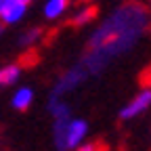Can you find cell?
Here are the masks:
<instances>
[{
	"instance_id": "6da1fadb",
	"label": "cell",
	"mask_w": 151,
	"mask_h": 151,
	"mask_svg": "<svg viewBox=\"0 0 151 151\" xmlns=\"http://www.w3.org/2000/svg\"><path fill=\"white\" fill-rule=\"evenodd\" d=\"M147 25V11L141 4H126L118 13H113L111 19L103 23V27L92 36L90 40V55L86 57V65L90 71H97L103 63L118 52L126 50L137 40L141 29Z\"/></svg>"
},
{
	"instance_id": "7a4b0ae2",
	"label": "cell",
	"mask_w": 151,
	"mask_h": 151,
	"mask_svg": "<svg viewBox=\"0 0 151 151\" xmlns=\"http://www.w3.org/2000/svg\"><path fill=\"white\" fill-rule=\"evenodd\" d=\"M52 132H55L52 139H55L57 151H76L80 145L86 143L88 124L78 118H69V120L55 122Z\"/></svg>"
},
{
	"instance_id": "3957f363",
	"label": "cell",
	"mask_w": 151,
	"mask_h": 151,
	"mask_svg": "<svg viewBox=\"0 0 151 151\" xmlns=\"http://www.w3.org/2000/svg\"><path fill=\"white\" fill-rule=\"evenodd\" d=\"M151 107V88H143L134 99H130L122 111H120V118L122 120H132V118H139L141 113H145Z\"/></svg>"
},
{
	"instance_id": "277c9868",
	"label": "cell",
	"mask_w": 151,
	"mask_h": 151,
	"mask_svg": "<svg viewBox=\"0 0 151 151\" xmlns=\"http://www.w3.org/2000/svg\"><path fill=\"white\" fill-rule=\"evenodd\" d=\"M25 9H27V2L23 0H4L2 2V13H0V19L4 23H17L19 19L25 15Z\"/></svg>"
},
{
	"instance_id": "5b68a950",
	"label": "cell",
	"mask_w": 151,
	"mask_h": 151,
	"mask_svg": "<svg viewBox=\"0 0 151 151\" xmlns=\"http://www.w3.org/2000/svg\"><path fill=\"white\" fill-rule=\"evenodd\" d=\"M32 101H34V90L27 88V86H21V88H17V90H15L11 103H13L15 109L23 111V109H27V107L32 105Z\"/></svg>"
},
{
	"instance_id": "8992f818",
	"label": "cell",
	"mask_w": 151,
	"mask_h": 151,
	"mask_svg": "<svg viewBox=\"0 0 151 151\" xmlns=\"http://www.w3.org/2000/svg\"><path fill=\"white\" fill-rule=\"evenodd\" d=\"M48 109H50V116L55 118V122H61V120H69V118H71V109H69V105L63 103L59 97H52Z\"/></svg>"
},
{
	"instance_id": "52a82bcc",
	"label": "cell",
	"mask_w": 151,
	"mask_h": 151,
	"mask_svg": "<svg viewBox=\"0 0 151 151\" xmlns=\"http://www.w3.org/2000/svg\"><path fill=\"white\" fill-rule=\"evenodd\" d=\"M67 4H69V0H48L44 4V15L48 19H57V17H61L65 13Z\"/></svg>"
},
{
	"instance_id": "ba28073f",
	"label": "cell",
	"mask_w": 151,
	"mask_h": 151,
	"mask_svg": "<svg viewBox=\"0 0 151 151\" xmlns=\"http://www.w3.org/2000/svg\"><path fill=\"white\" fill-rule=\"evenodd\" d=\"M21 76V67L19 65H6L0 69V86H11L17 82V78Z\"/></svg>"
},
{
	"instance_id": "9c48e42d",
	"label": "cell",
	"mask_w": 151,
	"mask_h": 151,
	"mask_svg": "<svg viewBox=\"0 0 151 151\" xmlns=\"http://www.w3.org/2000/svg\"><path fill=\"white\" fill-rule=\"evenodd\" d=\"M92 17H94V9L88 6V9H84V11H78V15L73 17V23H76V25H84V23L90 21Z\"/></svg>"
},
{
	"instance_id": "30bf717a",
	"label": "cell",
	"mask_w": 151,
	"mask_h": 151,
	"mask_svg": "<svg viewBox=\"0 0 151 151\" xmlns=\"http://www.w3.org/2000/svg\"><path fill=\"white\" fill-rule=\"evenodd\" d=\"M76 151H103V147L97 145V143H84V145H80Z\"/></svg>"
},
{
	"instance_id": "8fae6325",
	"label": "cell",
	"mask_w": 151,
	"mask_h": 151,
	"mask_svg": "<svg viewBox=\"0 0 151 151\" xmlns=\"http://www.w3.org/2000/svg\"><path fill=\"white\" fill-rule=\"evenodd\" d=\"M2 2H4V0H0V13H2Z\"/></svg>"
}]
</instances>
